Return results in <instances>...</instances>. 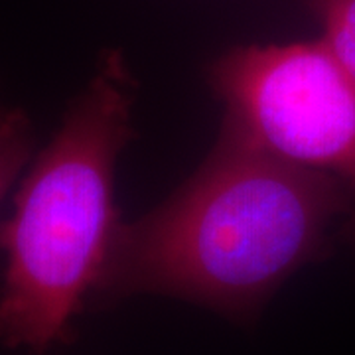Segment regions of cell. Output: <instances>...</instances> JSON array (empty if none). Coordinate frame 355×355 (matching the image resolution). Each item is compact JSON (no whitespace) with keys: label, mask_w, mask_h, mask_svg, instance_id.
<instances>
[{"label":"cell","mask_w":355,"mask_h":355,"mask_svg":"<svg viewBox=\"0 0 355 355\" xmlns=\"http://www.w3.org/2000/svg\"><path fill=\"white\" fill-rule=\"evenodd\" d=\"M340 184L261 148L225 119L205 164L135 223H119L99 296L164 294L249 322L314 261Z\"/></svg>","instance_id":"1"},{"label":"cell","mask_w":355,"mask_h":355,"mask_svg":"<svg viewBox=\"0 0 355 355\" xmlns=\"http://www.w3.org/2000/svg\"><path fill=\"white\" fill-rule=\"evenodd\" d=\"M132 81L111 53L38 154L0 223V343L46 355L99 294L116 233L114 166L130 137Z\"/></svg>","instance_id":"2"},{"label":"cell","mask_w":355,"mask_h":355,"mask_svg":"<svg viewBox=\"0 0 355 355\" xmlns=\"http://www.w3.org/2000/svg\"><path fill=\"white\" fill-rule=\"evenodd\" d=\"M227 121L292 164L355 180V81L328 46H247L211 67Z\"/></svg>","instance_id":"3"},{"label":"cell","mask_w":355,"mask_h":355,"mask_svg":"<svg viewBox=\"0 0 355 355\" xmlns=\"http://www.w3.org/2000/svg\"><path fill=\"white\" fill-rule=\"evenodd\" d=\"M34 128L22 109L0 107V202L30 160Z\"/></svg>","instance_id":"4"},{"label":"cell","mask_w":355,"mask_h":355,"mask_svg":"<svg viewBox=\"0 0 355 355\" xmlns=\"http://www.w3.org/2000/svg\"><path fill=\"white\" fill-rule=\"evenodd\" d=\"M324 26L322 42L355 81V0H310Z\"/></svg>","instance_id":"5"}]
</instances>
